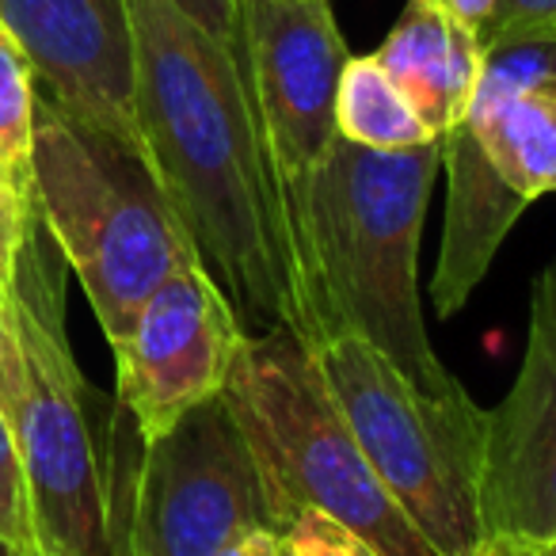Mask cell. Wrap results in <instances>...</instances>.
Masks as SVG:
<instances>
[{
  "instance_id": "obj_1",
  "label": "cell",
  "mask_w": 556,
  "mask_h": 556,
  "mask_svg": "<svg viewBox=\"0 0 556 556\" xmlns=\"http://www.w3.org/2000/svg\"><path fill=\"white\" fill-rule=\"evenodd\" d=\"M141 149L248 336L302 340L282 184L240 58L176 0H126Z\"/></svg>"
},
{
  "instance_id": "obj_2",
  "label": "cell",
  "mask_w": 556,
  "mask_h": 556,
  "mask_svg": "<svg viewBox=\"0 0 556 556\" xmlns=\"http://www.w3.org/2000/svg\"><path fill=\"white\" fill-rule=\"evenodd\" d=\"M439 168L442 138L381 153L336 134L325 156L282 187L302 340L317 348L332 336H358L427 396L462 389L434 355L416 282Z\"/></svg>"
},
{
  "instance_id": "obj_3",
  "label": "cell",
  "mask_w": 556,
  "mask_h": 556,
  "mask_svg": "<svg viewBox=\"0 0 556 556\" xmlns=\"http://www.w3.org/2000/svg\"><path fill=\"white\" fill-rule=\"evenodd\" d=\"M24 351L16 431L39 556H115V404L85 381L65 332V260L31 206L9 282Z\"/></svg>"
},
{
  "instance_id": "obj_4",
  "label": "cell",
  "mask_w": 556,
  "mask_h": 556,
  "mask_svg": "<svg viewBox=\"0 0 556 556\" xmlns=\"http://www.w3.org/2000/svg\"><path fill=\"white\" fill-rule=\"evenodd\" d=\"M31 206L85 287L108 343L130 328L164 278L199 263L146 149L80 123L42 92L35 108Z\"/></svg>"
},
{
  "instance_id": "obj_5",
  "label": "cell",
  "mask_w": 556,
  "mask_h": 556,
  "mask_svg": "<svg viewBox=\"0 0 556 556\" xmlns=\"http://www.w3.org/2000/svg\"><path fill=\"white\" fill-rule=\"evenodd\" d=\"M222 396L260 462L282 533L294 515L320 510L378 556H439L370 469L313 348L290 328L244 336Z\"/></svg>"
},
{
  "instance_id": "obj_6",
  "label": "cell",
  "mask_w": 556,
  "mask_h": 556,
  "mask_svg": "<svg viewBox=\"0 0 556 556\" xmlns=\"http://www.w3.org/2000/svg\"><path fill=\"white\" fill-rule=\"evenodd\" d=\"M370 469L439 556H472L488 412L465 389L427 396L358 336L313 348Z\"/></svg>"
},
{
  "instance_id": "obj_7",
  "label": "cell",
  "mask_w": 556,
  "mask_h": 556,
  "mask_svg": "<svg viewBox=\"0 0 556 556\" xmlns=\"http://www.w3.org/2000/svg\"><path fill=\"white\" fill-rule=\"evenodd\" d=\"M252 530L282 533V518L222 393L156 439L138 434L130 469L115 457V556H217Z\"/></svg>"
},
{
  "instance_id": "obj_8",
  "label": "cell",
  "mask_w": 556,
  "mask_h": 556,
  "mask_svg": "<svg viewBox=\"0 0 556 556\" xmlns=\"http://www.w3.org/2000/svg\"><path fill=\"white\" fill-rule=\"evenodd\" d=\"M244 336L232 305L199 263L164 278L111 343L115 404L134 431L156 439L194 404L222 393Z\"/></svg>"
},
{
  "instance_id": "obj_9",
  "label": "cell",
  "mask_w": 556,
  "mask_h": 556,
  "mask_svg": "<svg viewBox=\"0 0 556 556\" xmlns=\"http://www.w3.org/2000/svg\"><path fill=\"white\" fill-rule=\"evenodd\" d=\"M244 70L278 184L302 179L336 141L348 42L332 0H240Z\"/></svg>"
},
{
  "instance_id": "obj_10",
  "label": "cell",
  "mask_w": 556,
  "mask_h": 556,
  "mask_svg": "<svg viewBox=\"0 0 556 556\" xmlns=\"http://www.w3.org/2000/svg\"><path fill=\"white\" fill-rule=\"evenodd\" d=\"M480 530L556 541V263L533 278L522 366L488 412Z\"/></svg>"
},
{
  "instance_id": "obj_11",
  "label": "cell",
  "mask_w": 556,
  "mask_h": 556,
  "mask_svg": "<svg viewBox=\"0 0 556 556\" xmlns=\"http://www.w3.org/2000/svg\"><path fill=\"white\" fill-rule=\"evenodd\" d=\"M39 92L73 118L141 146L126 0H0Z\"/></svg>"
},
{
  "instance_id": "obj_12",
  "label": "cell",
  "mask_w": 556,
  "mask_h": 556,
  "mask_svg": "<svg viewBox=\"0 0 556 556\" xmlns=\"http://www.w3.org/2000/svg\"><path fill=\"white\" fill-rule=\"evenodd\" d=\"M465 126L518 199L556 194V42L484 50Z\"/></svg>"
},
{
  "instance_id": "obj_13",
  "label": "cell",
  "mask_w": 556,
  "mask_h": 556,
  "mask_svg": "<svg viewBox=\"0 0 556 556\" xmlns=\"http://www.w3.org/2000/svg\"><path fill=\"white\" fill-rule=\"evenodd\" d=\"M442 172H446V232H442L431 294L439 317H454L484 282L510 225L530 202H522L503 184L465 123L442 134Z\"/></svg>"
},
{
  "instance_id": "obj_14",
  "label": "cell",
  "mask_w": 556,
  "mask_h": 556,
  "mask_svg": "<svg viewBox=\"0 0 556 556\" xmlns=\"http://www.w3.org/2000/svg\"><path fill=\"white\" fill-rule=\"evenodd\" d=\"M374 58L408 96L434 138L465 123L484 70V47L477 31L457 24L434 0H408Z\"/></svg>"
},
{
  "instance_id": "obj_15",
  "label": "cell",
  "mask_w": 556,
  "mask_h": 556,
  "mask_svg": "<svg viewBox=\"0 0 556 556\" xmlns=\"http://www.w3.org/2000/svg\"><path fill=\"white\" fill-rule=\"evenodd\" d=\"M336 134L381 153L439 141L374 54L348 58L343 65L336 88Z\"/></svg>"
},
{
  "instance_id": "obj_16",
  "label": "cell",
  "mask_w": 556,
  "mask_h": 556,
  "mask_svg": "<svg viewBox=\"0 0 556 556\" xmlns=\"http://www.w3.org/2000/svg\"><path fill=\"white\" fill-rule=\"evenodd\" d=\"M39 80L20 42L0 24V168L31 199V146Z\"/></svg>"
},
{
  "instance_id": "obj_17",
  "label": "cell",
  "mask_w": 556,
  "mask_h": 556,
  "mask_svg": "<svg viewBox=\"0 0 556 556\" xmlns=\"http://www.w3.org/2000/svg\"><path fill=\"white\" fill-rule=\"evenodd\" d=\"M0 541L27 556H39L31 530V503H27L24 462H20L16 431L0 412Z\"/></svg>"
},
{
  "instance_id": "obj_18",
  "label": "cell",
  "mask_w": 556,
  "mask_h": 556,
  "mask_svg": "<svg viewBox=\"0 0 556 556\" xmlns=\"http://www.w3.org/2000/svg\"><path fill=\"white\" fill-rule=\"evenodd\" d=\"M510 42H556V0H495L480 47L492 50Z\"/></svg>"
},
{
  "instance_id": "obj_19",
  "label": "cell",
  "mask_w": 556,
  "mask_h": 556,
  "mask_svg": "<svg viewBox=\"0 0 556 556\" xmlns=\"http://www.w3.org/2000/svg\"><path fill=\"white\" fill-rule=\"evenodd\" d=\"M282 538L290 541L294 556H378L358 533H351L348 526L320 515V510H302V515H294V522L287 526Z\"/></svg>"
},
{
  "instance_id": "obj_20",
  "label": "cell",
  "mask_w": 556,
  "mask_h": 556,
  "mask_svg": "<svg viewBox=\"0 0 556 556\" xmlns=\"http://www.w3.org/2000/svg\"><path fill=\"white\" fill-rule=\"evenodd\" d=\"M24 351H20V332L12 320L9 290H0V412L16 419L20 404H24Z\"/></svg>"
},
{
  "instance_id": "obj_21",
  "label": "cell",
  "mask_w": 556,
  "mask_h": 556,
  "mask_svg": "<svg viewBox=\"0 0 556 556\" xmlns=\"http://www.w3.org/2000/svg\"><path fill=\"white\" fill-rule=\"evenodd\" d=\"M27 217H31V199L4 176L0 168V290H9L12 270H16V255L24 244Z\"/></svg>"
},
{
  "instance_id": "obj_22",
  "label": "cell",
  "mask_w": 556,
  "mask_h": 556,
  "mask_svg": "<svg viewBox=\"0 0 556 556\" xmlns=\"http://www.w3.org/2000/svg\"><path fill=\"white\" fill-rule=\"evenodd\" d=\"M191 20H199L214 39H222L244 65V24H240V0H176ZM248 73V70H244Z\"/></svg>"
},
{
  "instance_id": "obj_23",
  "label": "cell",
  "mask_w": 556,
  "mask_h": 556,
  "mask_svg": "<svg viewBox=\"0 0 556 556\" xmlns=\"http://www.w3.org/2000/svg\"><path fill=\"white\" fill-rule=\"evenodd\" d=\"M472 556H556V541L533 538H484Z\"/></svg>"
},
{
  "instance_id": "obj_24",
  "label": "cell",
  "mask_w": 556,
  "mask_h": 556,
  "mask_svg": "<svg viewBox=\"0 0 556 556\" xmlns=\"http://www.w3.org/2000/svg\"><path fill=\"white\" fill-rule=\"evenodd\" d=\"M217 556H282V533L252 530V533H244V538L229 541Z\"/></svg>"
},
{
  "instance_id": "obj_25",
  "label": "cell",
  "mask_w": 556,
  "mask_h": 556,
  "mask_svg": "<svg viewBox=\"0 0 556 556\" xmlns=\"http://www.w3.org/2000/svg\"><path fill=\"white\" fill-rule=\"evenodd\" d=\"M434 4H439L442 12H450L457 24H465L469 31H477V39H480L488 16H492V9H495V0H434Z\"/></svg>"
},
{
  "instance_id": "obj_26",
  "label": "cell",
  "mask_w": 556,
  "mask_h": 556,
  "mask_svg": "<svg viewBox=\"0 0 556 556\" xmlns=\"http://www.w3.org/2000/svg\"><path fill=\"white\" fill-rule=\"evenodd\" d=\"M0 556H27V553H20V548H12V545H4V541H0Z\"/></svg>"
},
{
  "instance_id": "obj_27",
  "label": "cell",
  "mask_w": 556,
  "mask_h": 556,
  "mask_svg": "<svg viewBox=\"0 0 556 556\" xmlns=\"http://www.w3.org/2000/svg\"><path fill=\"white\" fill-rule=\"evenodd\" d=\"M282 556H294V548H290V541L282 538Z\"/></svg>"
}]
</instances>
